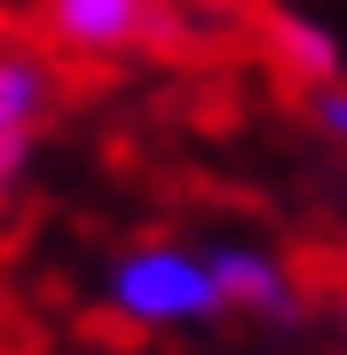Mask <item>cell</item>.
<instances>
[{
  "instance_id": "1",
  "label": "cell",
  "mask_w": 347,
  "mask_h": 355,
  "mask_svg": "<svg viewBox=\"0 0 347 355\" xmlns=\"http://www.w3.org/2000/svg\"><path fill=\"white\" fill-rule=\"evenodd\" d=\"M111 308L134 316V324H206V316H221L206 261L174 253V245H142V253L118 261L111 268Z\"/></svg>"
},
{
  "instance_id": "2",
  "label": "cell",
  "mask_w": 347,
  "mask_h": 355,
  "mask_svg": "<svg viewBox=\"0 0 347 355\" xmlns=\"http://www.w3.org/2000/svg\"><path fill=\"white\" fill-rule=\"evenodd\" d=\"M48 103H55L48 64H39L32 48H16V40H0V205L16 198V182H24V166H32Z\"/></svg>"
},
{
  "instance_id": "3",
  "label": "cell",
  "mask_w": 347,
  "mask_h": 355,
  "mask_svg": "<svg viewBox=\"0 0 347 355\" xmlns=\"http://www.w3.org/2000/svg\"><path fill=\"white\" fill-rule=\"evenodd\" d=\"M150 0H48L39 8V24H48V40H64V48L79 55H118L127 40L150 32Z\"/></svg>"
},
{
  "instance_id": "4",
  "label": "cell",
  "mask_w": 347,
  "mask_h": 355,
  "mask_svg": "<svg viewBox=\"0 0 347 355\" xmlns=\"http://www.w3.org/2000/svg\"><path fill=\"white\" fill-rule=\"evenodd\" d=\"M206 277H213V300H221V308L300 316V308H292V284H284V268H276V261H260L253 245H213V253H206Z\"/></svg>"
},
{
  "instance_id": "5",
  "label": "cell",
  "mask_w": 347,
  "mask_h": 355,
  "mask_svg": "<svg viewBox=\"0 0 347 355\" xmlns=\"http://www.w3.org/2000/svg\"><path fill=\"white\" fill-rule=\"evenodd\" d=\"M276 48H284V64H292L308 87H332V79L347 71V55H339V40L323 32V24H300V16H276Z\"/></svg>"
},
{
  "instance_id": "6",
  "label": "cell",
  "mask_w": 347,
  "mask_h": 355,
  "mask_svg": "<svg viewBox=\"0 0 347 355\" xmlns=\"http://www.w3.org/2000/svg\"><path fill=\"white\" fill-rule=\"evenodd\" d=\"M316 119H323V135L332 142H347V87L332 79V87H316Z\"/></svg>"
}]
</instances>
